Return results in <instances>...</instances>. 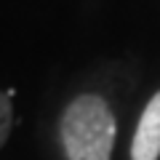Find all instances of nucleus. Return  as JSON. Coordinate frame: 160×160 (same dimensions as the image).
<instances>
[{"mask_svg":"<svg viewBox=\"0 0 160 160\" xmlns=\"http://www.w3.org/2000/svg\"><path fill=\"white\" fill-rule=\"evenodd\" d=\"M13 126V115H11V96L0 91V147L6 144L8 133H11Z\"/></svg>","mask_w":160,"mask_h":160,"instance_id":"obj_3","label":"nucleus"},{"mask_svg":"<svg viewBox=\"0 0 160 160\" xmlns=\"http://www.w3.org/2000/svg\"><path fill=\"white\" fill-rule=\"evenodd\" d=\"M133 160H158L160 158V91L144 107L142 120L136 126V136L131 144Z\"/></svg>","mask_w":160,"mask_h":160,"instance_id":"obj_2","label":"nucleus"},{"mask_svg":"<svg viewBox=\"0 0 160 160\" xmlns=\"http://www.w3.org/2000/svg\"><path fill=\"white\" fill-rule=\"evenodd\" d=\"M62 144L69 160H109L115 147V115L96 93L78 96L62 115Z\"/></svg>","mask_w":160,"mask_h":160,"instance_id":"obj_1","label":"nucleus"}]
</instances>
